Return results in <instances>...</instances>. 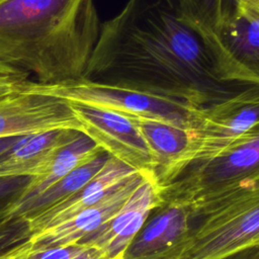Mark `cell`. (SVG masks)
<instances>
[{
  "instance_id": "277c9868",
  "label": "cell",
  "mask_w": 259,
  "mask_h": 259,
  "mask_svg": "<svg viewBox=\"0 0 259 259\" xmlns=\"http://www.w3.org/2000/svg\"><path fill=\"white\" fill-rule=\"evenodd\" d=\"M199 219L175 259H223L259 247V181Z\"/></svg>"
},
{
  "instance_id": "30bf717a",
  "label": "cell",
  "mask_w": 259,
  "mask_h": 259,
  "mask_svg": "<svg viewBox=\"0 0 259 259\" xmlns=\"http://www.w3.org/2000/svg\"><path fill=\"white\" fill-rule=\"evenodd\" d=\"M192 220L187 205L163 201L150 213L121 259H175L190 234Z\"/></svg>"
},
{
  "instance_id": "5b68a950",
  "label": "cell",
  "mask_w": 259,
  "mask_h": 259,
  "mask_svg": "<svg viewBox=\"0 0 259 259\" xmlns=\"http://www.w3.org/2000/svg\"><path fill=\"white\" fill-rule=\"evenodd\" d=\"M23 87L49 93L70 101L109 108L134 117L153 118L192 130L203 107L154 92L110 84L79 80L60 85L27 81Z\"/></svg>"
},
{
  "instance_id": "8992f818",
  "label": "cell",
  "mask_w": 259,
  "mask_h": 259,
  "mask_svg": "<svg viewBox=\"0 0 259 259\" xmlns=\"http://www.w3.org/2000/svg\"><path fill=\"white\" fill-rule=\"evenodd\" d=\"M257 131L259 85H253L201 109L191 130L187 164L211 157Z\"/></svg>"
},
{
  "instance_id": "cb8c5ba5",
  "label": "cell",
  "mask_w": 259,
  "mask_h": 259,
  "mask_svg": "<svg viewBox=\"0 0 259 259\" xmlns=\"http://www.w3.org/2000/svg\"><path fill=\"white\" fill-rule=\"evenodd\" d=\"M258 255H259V247H254V248H249V249L240 251L238 253H235L223 259H256Z\"/></svg>"
},
{
  "instance_id": "ac0fdd59",
  "label": "cell",
  "mask_w": 259,
  "mask_h": 259,
  "mask_svg": "<svg viewBox=\"0 0 259 259\" xmlns=\"http://www.w3.org/2000/svg\"><path fill=\"white\" fill-rule=\"evenodd\" d=\"M187 18L204 34L218 27L225 10L226 0H181Z\"/></svg>"
},
{
  "instance_id": "d6986e66",
  "label": "cell",
  "mask_w": 259,
  "mask_h": 259,
  "mask_svg": "<svg viewBox=\"0 0 259 259\" xmlns=\"http://www.w3.org/2000/svg\"><path fill=\"white\" fill-rule=\"evenodd\" d=\"M31 232L28 221L10 211V204L0 208V254L29 240Z\"/></svg>"
},
{
  "instance_id": "e0dca14e",
  "label": "cell",
  "mask_w": 259,
  "mask_h": 259,
  "mask_svg": "<svg viewBox=\"0 0 259 259\" xmlns=\"http://www.w3.org/2000/svg\"><path fill=\"white\" fill-rule=\"evenodd\" d=\"M109 157L106 151L101 150L92 159L73 169L35 197L18 204L11 203V213L29 219L70 197L99 172Z\"/></svg>"
},
{
  "instance_id": "d4e9b609",
  "label": "cell",
  "mask_w": 259,
  "mask_h": 259,
  "mask_svg": "<svg viewBox=\"0 0 259 259\" xmlns=\"http://www.w3.org/2000/svg\"><path fill=\"white\" fill-rule=\"evenodd\" d=\"M228 2L244 7L259 17V0H228Z\"/></svg>"
},
{
  "instance_id": "7a4b0ae2",
  "label": "cell",
  "mask_w": 259,
  "mask_h": 259,
  "mask_svg": "<svg viewBox=\"0 0 259 259\" xmlns=\"http://www.w3.org/2000/svg\"><path fill=\"white\" fill-rule=\"evenodd\" d=\"M100 26L94 0H0V55L40 84L76 82Z\"/></svg>"
},
{
  "instance_id": "9c48e42d",
  "label": "cell",
  "mask_w": 259,
  "mask_h": 259,
  "mask_svg": "<svg viewBox=\"0 0 259 259\" xmlns=\"http://www.w3.org/2000/svg\"><path fill=\"white\" fill-rule=\"evenodd\" d=\"M23 84L0 100V138L67 128L81 131L80 121L69 100L28 90Z\"/></svg>"
},
{
  "instance_id": "ffe728a7",
  "label": "cell",
  "mask_w": 259,
  "mask_h": 259,
  "mask_svg": "<svg viewBox=\"0 0 259 259\" xmlns=\"http://www.w3.org/2000/svg\"><path fill=\"white\" fill-rule=\"evenodd\" d=\"M26 259H107L97 247L86 243H73L69 245L33 248Z\"/></svg>"
},
{
  "instance_id": "7c38bea8",
  "label": "cell",
  "mask_w": 259,
  "mask_h": 259,
  "mask_svg": "<svg viewBox=\"0 0 259 259\" xmlns=\"http://www.w3.org/2000/svg\"><path fill=\"white\" fill-rule=\"evenodd\" d=\"M146 175L148 174L136 172L97 203L63 223L32 235V247L48 248L82 242L100 229L123 205Z\"/></svg>"
},
{
  "instance_id": "603a6c76",
  "label": "cell",
  "mask_w": 259,
  "mask_h": 259,
  "mask_svg": "<svg viewBox=\"0 0 259 259\" xmlns=\"http://www.w3.org/2000/svg\"><path fill=\"white\" fill-rule=\"evenodd\" d=\"M30 249L31 241L29 239L22 244L0 254V259H26Z\"/></svg>"
},
{
  "instance_id": "52a82bcc",
  "label": "cell",
  "mask_w": 259,
  "mask_h": 259,
  "mask_svg": "<svg viewBox=\"0 0 259 259\" xmlns=\"http://www.w3.org/2000/svg\"><path fill=\"white\" fill-rule=\"evenodd\" d=\"M205 35L223 79L259 85V17L226 1L218 27Z\"/></svg>"
},
{
  "instance_id": "6da1fadb",
  "label": "cell",
  "mask_w": 259,
  "mask_h": 259,
  "mask_svg": "<svg viewBox=\"0 0 259 259\" xmlns=\"http://www.w3.org/2000/svg\"><path fill=\"white\" fill-rule=\"evenodd\" d=\"M82 80L132 87L198 107L253 86L222 78L206 35L181 0H128L100 26Z\"/></svg>"
},
{
  "instance_id": "ba28073f",
  "label": "cell",
  "mask_w": 259,
  "mask_h": 259,
  "mask_svg": "<svg viewBox=\"0 0 259 259\" xmlns=\"http://www.w3.org/2000/svg\"><path fill=\"white\" fill-rule=\"evenodd\" d=\"M70 104L81 131L98 147L135 170L155 176V161L133 116L80 101H70Z\"/></svg>"
},
{
  "instance_id": "484cf974",
  "label": "cell",
  "mask_w": 259,
  "mask_h": 259,
  "mask_svg": "<svg viewBox=\"0 0 259 259\" xmlns=\"http://www.w3.org/2000/svg\"><path fill=\"white\" fill-rule=\"evenodd\" d=\"M21 137H7V138H0V154L14 145Z\"/></svg>"
},
{
  "instance_id": "4fadbf2b",
  "label": "cell",
  "mask_w": 259,
  "mask_h": 259,
  "mask_svg": "<svg viewBox=\"0 0 259 259\" xmlns=\"http://www.w3.org/2000/svg\"><path fill=\"white\" fill-rule=\"evenodd\" d=\"M136 172L139 171L110 156L99 172L73 195L26 219L31 236L63 223L81 210L97 203Z\"/></svg>"
},
{
  "instance_id": "3957f363",
  "label": "cell",
  "mask_w": 259,
  "mask_h": 259,
  "mask_svg": "<svg viewBox=\"0 0 259 259\" xmlns=\"http://www.w3.org/2000/svg\"><path fill=\"white\" fill-rule=\"evenodd\" d=\"M259 181V131L220 153L187 164L159 184L163 201L187 205L197 219Z\"/></svg>"
},
{
  "instance_id": "4316f807",
  "label": "cell",
  "mask_w": 259,
  "mask_h": 259,
  "mask_svg": "<svg viewBox=\"0 0 259 259\" xmlns=\"http://www.w3.org/2000/svg\"><path fill=\"white\" fill-rule=\"evenodd\" d=\"M20 86V85H19ZM19 86H12V85H3L0 84V100H2L3 98H5L6 96H8L9 94H11L12 92H14L15 90H17L19 88Z\"/></svg>"
},
{
  "instance_id": "9a60e30c",
  "label": "cell",
  "mask_w": 259,
  "mask_h": 259,
  "mask_svg": "<svg viewBox=\"0 0 259 259\" xmlns=\"http://www.w3.org/2000/svg\"><path fill=\"white\" fill-rule=\"evenodd\" d=\"M79 132L67 128L21 137L0 154V178L41 174L55 152Z\"/></svg>"
},
{
  "instance_id": "5bb4252c",
  "label": "cell",
  "mask_w": 259,
  "mask_h": 259,
  "mask_svg": "<svg viewBox=\"0 0 259 259\" xmlns=\"http://www.w3.org/2000/svg\"><path fill=\"white\" fill-rule=\"evenodd\" d=\"M134 118L155 161V179L159 185L186 166L192 142L191 130L153 118Z\"/></svg>"
},
{
  "instance_id": "2e32d148",
  "label": "cell",
  "mask_w": 259,
  "mask_h": 259,
  "mask_svg": "<svg viewBox=\"0 0 259 259\" xmlns=\"http://www.w3.org/2000/svg\"><path fill=\"white\" fill-rule=\"evenodd\" d=\"M102 149L83 132L61 146L51 158L44 172L32 177L22 194L12 204L27 201L44 192L76 167L92 159Z\"/></svg>"
},
{
  "instance_id": "83f0119b",
  "label": "cell",
  "mask_w": 259,
  "mask_h": 259,
  "mask_svg": "<svg viewBox=\"0 0 259 259\" xmlns=\"http://www.w3.org/2000/svg\"><path fill=\"white\" fill-rule=\"evenodd\" d=\"M256 259H259V255H258V257H257V258H256Z\"/></svg>"
},
{
  "instance_id": "44dd1931",
  "label": "cell",
  "mask_w": 259,
  "mask_h": 259,
  "mask_svg": "<svg viewBox=\"0 0 259 259\" xmlns=\"http://www.w3.org/2000/svg\"><path fill=\"white\" fill-rule=\"evenodd\" d=\"M31 178V176L0 178V208L17 200L29 184Z\"/></svg>"
},
{
  "instance_id": "8fae6325",
  "label": "cell",
  "mask_w": 259,
  "mask_h": 259,
  "mask_svg": "<svg viewBox=\"0 0 259 259\" xmlns=\"http://www.w3.org/2000/svg\"><path fill=\"white\" fill-rule=\"evenodd\" d=\"M162 202L155 176L146 175L123 205L100 229L80 243L97 247L107 259H121L150 213Z\"/></svg>"
},
{
  "instance_id": "7402d4cb",
  "label": "cell",
  "mask_w": 259,
  "mask_h": 259,
  "mask_svg": "<svg viewBox=\"0 0 259 259\" xmlns=\"http://www.w3.org/2000/svg\"><path fill=\"white\" fill-rule=\"evenodd\" d=\"M29 72L0 55V84L19 86L28 81Z\"/></svg>"
}]
</instances>
